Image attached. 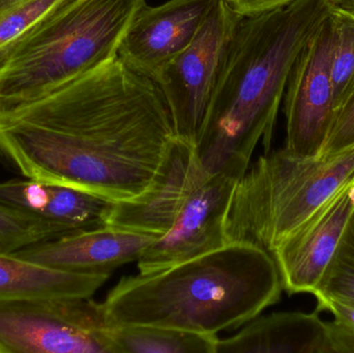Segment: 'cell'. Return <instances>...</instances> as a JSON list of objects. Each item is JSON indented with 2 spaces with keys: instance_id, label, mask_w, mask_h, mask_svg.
<instances>
[{
  "instance_id": "cell-1",
  "label": "cell",
  "mask_w": 354,
  "mask_h": 353,
  "mask_svg": "<svg viewBox=\"0 0 354 353\" xmlns=\"http://www.w3.org/2000/svg\"><path fill=\"white\" fill-rule=\"evenodd\" d=\"M178 141L157 83L118 57L0 113V153L24 178L111 202L157 184Z\"/></svg>"
},
{
  "instance_id": "cell-2",
  "label": "cell",
  "mask_w": 354,
  "mask_h": 353,
  "mask_svg": "<svg viewBox=\"0 0 354 353\" xmlns=\"http://www.w3.org/2000/svg\"><path fill=\"white\" fill-rule=\"evenodd\" d=\"M332 8V0H293L241 21L196 145L208 176L241 178L260 141L270 153L293 64Z\"/></svg>"
},
{
  "instance_id": "cell-3",
  "label": "cell",
  "mask_w": 354,
  "mask_h": 353,
  "mask_svg": "<svg viewBox=\"0 0 354 353\" xmlns=\"http://www.w3.org/2000/svg\"><path fill=\"white\" fill-rule=\"evenodd\" d=\"M282 290L272 254L234 242L163 271L124 277L102 304L114 325L216 335L259 316Z\"/></svg>"
},
{
  "instance_id": "cell-4",
  "label": "cell",
  "mask_w": 354,
  "mask_h": 353,
  "mask_svg": "<svg viewBox=\"0 0 354 353\" xmlns=\"http://www.w3.org/2000/svg\"><path fill=\"white\" fill-rule=\"evenodd\" d=\"M147 0H62L0 57V113L118 57Z\"/></svg>"
},
{
  "instance_id": "cell-5",
  "label": "cell",
  "mask_w": 354,
  "mask_h": 353,
  "mask_svg": "<svg viewBox=\"0 0 354 353\" xmlns=\"http://www.w3.org/2000/svg\"><path fill=\"white\" fill-rule=\"evenodd\" d=\"M354 175V149L306 159L286 149L264 153L239 178L225 218L227 244L272 253Z\"/></svg>"
},
{
  "instance_id": "cell-6",
  "label": "cell",
  "mask_w": 354,
  "mask_h": 353,
  "mask_svg": "<svg viewBox=\"0 0 354 353\" xmlns=\"http://www.w3.org/2000/svg\"><path fill=\"white\" fill-rule=\"evenodd\" d=\"M218 0L189 46L155 78L177 138L195 147L235 32L243 20Z\"/></svg>"
},
{
  "instance_id": "cell-7",
  "label": "cell",
  "mask_w": 354,
  "mask_h": 353,
  "mask_svg": "<svg viewBox=\"0 0 354 353\" xmlns=\"http://www.w3.org/2000/svg\"><path fill=\"white\" fill-rule=\"evenodd\" d=\"M111 325L91 298L0 302V353H112Z\"/></svg>"
},
{
  "instance_id": "cell-8",
  "label": "cell",
  "mask_w": 354,
  "mask_h": 353,
  "mask_svg": "<svg viewBox=\"0 0 354 353\" xmlns=\"http://www.w3.org/2000/svg\"><path fill=\"white\" fill-rule=\"evenodd\" d=\"M335 33L330 12L301 49L289 75L284 99L285 149L297 157L319 158L334 124L330 64Z\"/></svg>"
},
{
  "instance_id": "cell-9",
  "label": "cell",
  "mask_w": 354,
  "mask_h": 353,
  "mask_svg": "<svg viewBox=\"0 0 354 353\" xmlns=\"http://www.w3.org/2000/svg\"><path fill=\"white\" fill-rule=\"evenodd\" d=\"M241 176L221 172L204 182L183 205L172 227L139 257L141 274L163 271L227 244L224 223Z\"/></svg>"
},
{
  "instance_id": "cell-10",
  "label": "cell",
  "mask_w": 354,
  "mask_h": 353,
  "mask_svg": "<svg viewBox=\"0 0 354 353\" xmlns=\"http://www.w3.org/2000/svg\"><path fill=\"white\" fill-rule=\"evenodd\" d=\"M354 211V175L272 251L289 294L317 289Z\"/></svg>"
},
{
  "instance_id": "cell-11",
  "label": "cell",
  "mask_w": 354,
  "mask_h": 353,
  "mask_svg": "<svg viewBox=\"0 0 354 353\" xmlns=\"http://www.w3.org/2000/svg\"><path fill=\"white\" fill-rule=\"evenodd\" d=\"M218 0H168L145 3L135 15L118 58L135 72L155 80L160 70L187 47Z\"/></svg>"
},
{
  "instance_id": "cell-12",
  "label": "cell",
  "mask_w": 354,
  "mask_h": 353,
  "mask_svg": "<svg viewBox=\"0 0 354 353\" xmlns=\"http://www.w3.org/2000/svg\"><path fill=\"white\" fill-rule=\"evenodd\" d=\"M159 234L106 225L39 242L16 254L68 273L100 275L138 260Z\"/></svg>"
},
{
  "instance_id": "cell-13",
  "label": "cell",
  "mask_w": 354,
  "mask_h": 353,
  "mask_svg": "<svg viewBox=\"0 0 354 353\" xmlns=\"http://www.w3.org/2000/svg\"><path fill=\"white\" fill-rule=\"evenodd\" d=\"M209 178L200 165L195 147L179 140L165 175L141 196L112 203L107 225L163 236L187 199Z\"/></svg>"
},
{
  "instance_id": "cell-14",
  "label": "cell",
  "mask_w": 354,
  "mask_h": 353,
  "mask_svg": "<svg viewBox=\"0 0 354 353\" xmlns=\"http://www.w3.org/2000/svg\"><path fill=\"white\" fill-rule=\"evenodd\" d=\"M0 203L39 218L70 236L107 225L113 202L70 187L25 178L0 182Z\"/></svg>"
},
{
  "instance_id": "cell-15",
  "label": "cell",
  "mask_w": 354,
  "mask_h": 353,
  "mask_svg": "<svg viewBox=\"0 0 354 353\" xmlns=\"http://www.w3.org/2000/svg\"><path fill=\"white\" fill-rule=\"evenodd\" d=\"M330 353L328 323L316 312L256 317L232 337L218 339L216 353Z\"/></svg>"
},
{
  "instance_id": "cell-16",
  "label": "cell",
  "mask_w": 354,
  "mask_h": 353,
  "mask_svg": "<svg viewBox=\"0 0 354 353\" xmlns=\"http://www.w3.org/2000/svg\"><path fill=\"white\" fill-rule=\"evenodd\" d=\"M108 274L68 273L0 252V302L51 298H91L109 279Z\"/></svg>"
},
{
  "instance_id": "cell-17",
  "label": "cell",
  "mask_w": 354,
  "mask_h": 353,
  "mask_svg": "<svg viewBox=\"0 0 354 353\" xmlns=\"http://www.w3.org/2000/svg\"><path fill=\"white\" fill-rule=\"evenodd\" d=\"M107 338L112 353H216L218 340L170 327L114 323Z\"/></svg>"
},
{
  "instance_id": "cell-18",
  "label": "cell",
  "mask_w": 354,
  "mask_h": 353,
  "mask_svg": "<svg viewBox=\"0 0 354 353\" xmlns=\"http://www.w3.org/2000/svg\"><path fill=\"white\" fill-rule=\"evenodd\" d=\"M332 15L336 24V33L330 76L334 109L337 114L354 93V17L334 4Z\"/></svg>"
},
{
  "instance_id": "cell-19",
  "label": "cell",
  "mask_w": 354,
  "mask_h": 353,
  "mask_svg": "<svg viewBox=\"0 0 354 353\" xmlns=\"http://www.w3.org/2000/svg\"><path fill=\"white\" fill-rule=\"evenodd\" d=\"M62 236L56 226L0 203V252H17Z\"/></svg>"
},
{
  "instance_id": "cell-20",
  "label": "cell",
  "mask_w": 354,
  "mask_h": 353,
  "mask_svg": "<svg viewBox=\"0 0 354 353\" xmlns=\"http://www.w3.org/2000/svg\"><path fill=\"white\" fill-rule=\"evenodd\" d=\"M62 0H0V57Z\"/></svg>"
},
{
  "instance_id": "cell-21",
  "label": "cell",
  "mask_w": 354,
  "mask_h": 353,
  "mask_svg": "<svg viewBox=\"0 0 354 353\" xmlns=\"http://www.w3.org/2000/svg\"><path fill=\"white\" fill-rule=\"evenodd\" d=\"M313 296H332L354 303V211Z\"/></svg>"
},
{
  "instance_id": "cell-22",
  "label": "cell",
  "mask_w": 354,
  "mask_h": 353,
  "mask_svg": "<svg viewBox=\"0 0 354 353\" xmlns=\"http://www.w3.org/2000/svg\"><path fill=\"white\" fill-rule=\"evenodd\" d=\"M316 300L318 311L334 316L328 323L330 353H354V303L332 296H316Z\"/></svg>"
},
{
  "instance_id": "cell-23",
  "label": "cell",
  "mask_w": 354,
  "mask_h": 353,
  "mask_svg": "<svg viewBox=\"0 0 354 353\" xmlns=\"http://www.w3.org/2000/svg\"><path fill=\"white\" fill-rule=\"evenodd\" d=\"M354 149V93L339 110L319 158H330Z\"/></svg>"
},
{
  "instance_id": "cell-24",
  "label": "cell",
  "mask_w": 354,
  "mask_h": 353,
  "mask_svg": "<svg viewBox=\"0 0 354 353\" xmlns=\"http://www.w3.org/2000/svg\"><path fill=\"white\" fill-rule=\"evenodd\" d=\"M243 18H252L288 6L293 0H223Z\"/></svg>"
},
{
  "instance_id": "cell-25",
  "label": "cell",
  "mask_w": 354,
  "mask_h": 353,
  "mask_svg": "<svg viewBox=\"0 0 354 353\" xmlns=\"http://www.w3.org/2000/svg\"><path fill=\"white\" fill-rule=\"evenodd\" d=\"M333 4L354 17V0H332Z\"/></svg>"
}]
</instances>
